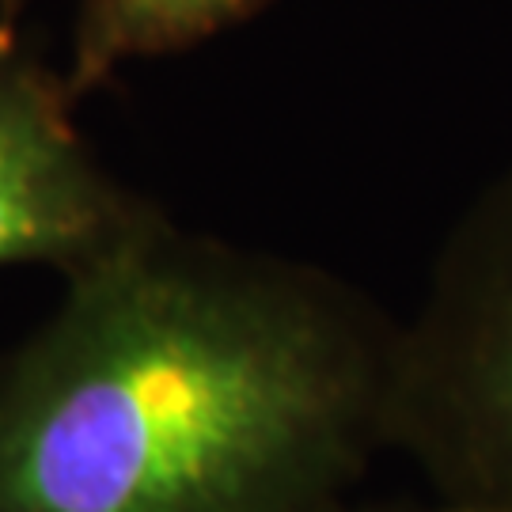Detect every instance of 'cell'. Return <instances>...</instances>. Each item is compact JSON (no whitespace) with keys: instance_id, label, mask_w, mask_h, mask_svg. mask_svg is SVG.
<instances>
[{"instance_id":"obj_1","label":"cell","mask_w":512,"mask_h":512,"mask_svg":"<svg viewBox=\"0 0 512 512\" xmlns=\"http://www.w3.org/2000/svg\"><path fill=\"white\" fill-rule=\"evenodd\" d=\"M0 349V512H338L391 448L399 323L164 209Z\"/></svg>"},{"instance_id":"obj_2","label":"cell","mask_w":512,"mask_h":512,"mask_svg":"<svg viewBox=\"0 0 512 512\" xmlns=\"http://www.w3.org/2000/svg\"><path fill=\"white\" fill-rule=\"evenodd\" d=\"M391 448L444 509L512 512V167L452 228L399 323Z\"/></svg>"},{"instance_id":"obj_4","label":"cell","mask_w":512,"mask_h":512,"mask_svg":"<svg viewBox=\"0 0 512 512\" xmlns=\"http://www.w3.org/2000/svg\"><path fill=\"white\" fill-rule=\"evenodd\" d=\"M270 0H80L65 84L76 99L137 61L183 54L251 19Z\"/></svg>"},{"instance_id":"obj_6","label":"cell","mask_w":512,"mask_h":512,"mask_svg":"<svg viewBox=\"0 0 512 512\" xmlns=\"http://www.w3.org/2000/svg\"><path fill=\"white\" fill-rule=\"evenodd\" d=\"M338 512H448L444 505H433V509H414V505H376V509H338Z\"/></svg>"},{"instance_id":"obj_7","label":"cell","mask_w":512,"mask_h":512,"mask_svg":"<svg viewBox=\"0 0 512 512\" xmlns=\"http://www.w3.org/2000/svg\"><path fill=\"white\" fill-rule=\"evenodd\" d=\"M448 512H456V509H448Z\"/></svg>"},{"instance_id":"obj_3","label":"cell","mask_w":512,"mask_h":512,"mask_svg":"<svg viewBox=\"0 0 512 512\" xmlns=\"http://www.w3.org/2000/svg\"><path fill=\"white\" fill-rule=\"evenodd\" d=\"M160 213L95 156L65 76L0 38V266H92Z\"/></svg>"},{"instance_id":"obj_5","label":"cell","mask_w":512,"mask_h":512,"mask_svg":"<svg viewBox=\"0 0 512 512\" xmlns=\"http://www.w3.org/2000/svg\"><path fill=\"white\" fill-rule=\"evenodd\" d=\"M27 8V0H0V38L4 42H16V23Z\"/></svg>"}]
</instances>
